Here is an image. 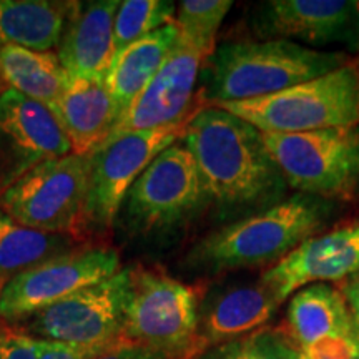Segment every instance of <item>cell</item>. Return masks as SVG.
<instances>
[{
	"instance_id": "obj_1",
	"label": "cell",
	"mask_w": 359,
	"mask_h": 359,
	"mask_svg": "<svg viewBox=\"0 0 359 359\" xmlns=\"http://www.w3.org/2000/svg\"><path fill=\"white\" fill-rule=\"evenodd\" d=\"M195 158L208 203L243 218L286 198L285 177L264 143L263 132L217 105L188 118L182 137Z\"/></svg>"
},
{
	"instance_id": "obj_2",
	"label": "cell",
	"mask_w": 359,
	"mask_h": 359,
	"mask_svg": "<svg viewBox=\"0 0 359 359\" xmlns=\"http://www.w3.org/2000/svg\"><path fill=\"white\" fill-rule=\"evenodd\" d=\"M333 201L294 195L262 212L224 223L191 246L185 264L205 275L275 266L330 222Z\"/></svg>"
},
{
	"instance_id": "obj_3",
	"label": "cell",
	"mask_w": 359,
	"mask_h": 359,
	"mask_svg": "<svg viewBox=\"0 0 359 359\" xmlns=\"http://www.w3.org/2000/svg\"><path fill=\"white\" fill-rule=\"evenodd\" d=\"M346 64L344 52L320 50L288 40L224 42L205 62L201 98L210 105L255 100Z\"/></svg>"
},
{
	"instance_id": "obj_4",
	"label": "cell",
	"mask_w": 359,
	"mask_h": 359,
	"mask_svg": "<svg viewBox=\"0 0 359 359\" xmlns=\"http://www.w3.org/2000/svg\"><path fill=\"white\" fill-rule=\"evenodd\" d=\"M125 271L123 338L165 359H201L198 311L205 290L142 264Z\"/></svg>"
},
{
	"instance_id": "obj_5",
	"label": "cell",
	"mask_w": 359,
	"mask_h": 359,
	"mask_svg": "<svg viewBox=\"0 0 359 359\" xmlns=\"http://www.w3.org/2000/svg\"><path fill=\"white\" fill-rule=\"evenodd\" d=\"M263 133H304L359 125V74L356 65L308 80L271 95L218 103Z\"/></svg>"
},
{
	"instance_id": "obj_6",
	"label": "cell",
	"mask_w": 359,
	"mask_h": 359,
	"mask_svg": "<svg viewBox=\"0 0 359 359\" xmlns=\"http://www.w3.org/2000/svg\"><path fill=\"white\" fill-rule=\"evenodd\" d=\"M263 137L290 188L330 201L359 196V125Z\"/></svg>"
},
{
	"instance_id": "obj_7",
	"label": "cell",
	"mask_w": 359,
	"mask_h": 359,
	"mask_svg": "<svg viewBox=\"0 0 359 359\" xmlns=\"http://www.w3.org/2000/svg\"><path fill=\"white\" fill-rule=\"evenodd\" d=\"M208 205L195 158L180 138L137 178L120 212L130 230L160 235L185 224Z\"/></svg>"
},
{
	"instance_id": "obj_8",
	"label": "cell",
	"mask_w": 359,
	"mask_h": 359,
	"mask_svg": "<svg viewBox=\"0 0 359 359\" xmlns=\"http://www.w3.org/2000/svg\"><path fill=\"white\" fill-rule=\"evenodd\" d=\"M187 122L120 135L102 143L90 155V177L80 235H103L114 226L130 188L154 158L183 137Z\"/></svg>"
},
{
	"instance_id": "obj_9",
	"label": "cell",
	"mask_w": 359,
	"mask_h": 359,
	"mask_svg": "<svg viewBox=\"0 0 359 359\" xmlns=\"http://www.w3.org/2000/svg\"><path fill=\"white\" fill-rule=\"evenodd\" d=\"M90 155L43 161L0 195V210L34 230L79 238Z\"/></svg>"
},
{
	"instance_id": "obj_10",
	"label": "cell",
	"mask_w": 359,
	"mask_h": 359,
	"mask_svg": "<svg viewBox=\"0 0 359 359\" xmlns=\"http://www.w3.org/2000/svg\"><path fill=\"white\" fill-rule=\"evenodd\" d=\"M115 248L77 246L15 276L0 291V320L17 325L43 308L120 271Z\"/></svg>"
},
{
	"instance_id": "obj_11",
	"label": "cell",
	"mask_w": 359,
	"mask_h": 359,
	"mask_svg": "<svg viewBox=\"0 0 359 359\" xmlns=\"http://www.w3.org/2000/svg\"><path fill=\"white\" fill-rule=\"evenodd\" d=\"M127 271L77 291L17 323L30 338L72 344H103L123 339Z\"/></svg>"
},
{
	"instance_id": "obj_12",
	"label": "cell",
	"mask_w": 359,
	"mask_h": 359,
	"mask_svg": "<svg viewBox=\"0 0 359 359\" xmlns=\"http://www.w3.org/2000/svg\"><path fill=\"white\" fill-rule=\"evenodd\" d=\"M74 154L64 130L42 103L15 90L0 95V195L37 165Z\"/></svg>"
},
{
	"instance_id": "obj_13",
	"label": "cell",
	"mask_w": 359,
	"mask_h": 359,
	"mask_svg": "<svg viewBox=\"0 0 359 359\" xmlns=\"http://www.w3.org/2000/svg\"><path fill=\"white\" fill-rule=\"evenodd\" d=\"M259 40H288L313 47L359 45V8L349 0H268L251 13Z\"/></svg>"
},
{
	"instance_id": "obj_14",
	"label": "cell",
	"mask_w": 359,
	"mask_h": 359,
	"mask_svg": "<svg viewBox=\"0 0 359 359\" xmlns=\"http://www.w3.org/2000/svg\"><path fill=\"white\" fill-rule=\"evenodd\" d=\"M205 62L206 58L200 52L180 39L161 69L120 116L105 142L125 133L185 123L191 116L188 110Z\"/></svg>"
},
{
	"instance_id": "obj_15",
	"label": "cell",
	"mask_w": 359,
	"mask_h": 359,
	"mask_svg": "<svg viewBox=\"0 0 359 359\" xmlns=\"http://www.w3.org/2000/svg\"><path fill=\"white\" fill-rule=\"evenodd\" d=\"M356 271H359V218L308 238L259 278L283 303L304 286L343 281Z\"/></svg>"
},
{
	"instance_id": "obj_16",
	"label": "cell",
	"mask_w": 359,
	"mask_h": 359,
	"mask_svg": "<svg viewBox=\"0 0 359 359\" xmlns=\"http://www.w3.org/2000/svg\"><path fill=\"white\" fill-rule=\"evenodd\" d=\"M281 302L262 278L205 293L198 311V349L206 351L255 333L275 316Z\"/></svg>"
},
{
	"instance_id": "obj_17",
	"label": "cell",
	"mask_w": 359,
	"mask_h": 359,
	"mask_svg": "<svg viewBox=\"0 0 359 359\" xmlns=\"http://www.w3.org/2000/svg\"><path fill=\"white\" fill-rule=\"evenodd\" d=\"M118 0L70 2L57 57L72 79L105 82L114 58V22Z\"/></svg>"
},
{
	"instance_id": "obj_18",
	"label": "cell",
	"mask_w": 359,
	"mask_h": 359,
	"mask_svg": "<svg viewBox=\"0 0 359 359\" xmlns=\"http://www.w3.org/2000/svg\"><path fill=\"white\" fill-rule=\"evenodd\" d=\"M283 333L303 351L325 339L354 341L358 325L338 288L330 283H314L293 293Z\"/></svg>"
},
{
	"instance_id": "obj_19",
	"label": "cell",
	"mask_w": 359,
	"mask_h": 359,
	"mask_svg": "<svg viewBox=\"0 0 359 359\" xmlns=\"http://www.w3.org/2000/svg\"><path fill=\"white\" fill-rule=\"evenodd\" d=\"M77 155H92L115 127V103L105 82L72 79L60 98L48 107Z\"/></svg>"
},
{
	"instance_id": "obj_20",
	"label": "cell",
	"mask_w": 359,
	"mask_h": 359,
	"mask_svg": "<svg viewBox=\"0 0 359 359\" xmlns=\"http://www.w3.org/2000/svg\"><path fill=\"white\" fill-rule=\"evenodd\" d=\"M178 40L180 32L173 20L111 58L105 75V87L115 103L118 118L155 77L156 72L177 47Z\"/></svg>"
},
{
	"instance_id": "obj_21",
	"label": "cell",
	"mask_w": 359,
	"mask_h": 359,
	"mask_svg": "<svg viewBox=\"0 0 359 359\" xmlns=\"http://www.w3.org/2000/svg\"><path fill=\"white\" fill-rule=\"evenodd\" d=\"M70 2L0 0V48L52 52L60 43Z\"/></svg>"
},
{
	"instance_id": "obj_22",
	"label": "cell",
	"mask_w": 359,
	"mask_h": 359,
	"mask_svg": "<svg viewBox=\"0 0 359 359\" xmlns=\"http://www.w3.org/2000/svg\"><path fill=\"white\" fill-rule=\"evenodd\" d=\"M0 79L7 88L47 109L60 98L70 82L57 52H34L13 45L0 48Z\"/></svg>"
},
{
	"instance_id": "obj_23",
	"label": "cell",
	"mask_w": 359,
	"mask_h": 359,
	"mask_svg": "<svg viewBox=\"0 0 359 359\" xmlns=\"http://www.w3.org/2000/svg\"><path fill=\"white\" fill-rule=\"evenodd\" d=\"M77 248V238L25 226L0 210V291L8 281Z\"/></svg>"
},
{
	"instance_id": "obj_24",
	"label": "cell",
	"mask_w": 359,
	"mask_h": 359,
	"mask_svg": "<svg viewBox=\"0 0 359 359\" xmlns=\"http://www.w3.org/2000/svg\"><path fill=\"white\" fill-rule=\"evenodd\" d=\"M177 6L170 0H125L114 22V57L130 45L175 20Z\"/></svg>"
},
{
	"instance_id": "obj_25",
	"label": "cell",
	"mask_w": 359,
	"mask_h": 359,
	"mask_svg": "<svg viewBox=\"0 0 359 359\" xmlns=\"http://www.w3.org/2000/svg\"><path fill=\"white\" fill-rule=\"evenodd\" d=\"M230 0H183L178 4L175 24L180 39L200 52L206 60L215 52V40L224 17L230 12Z\"/></svg>"
},
{
	"instance_id": "obj_26",
	"label": "cell",
	"mask_w": 359,
	"mask_h": 359,
	"mask_svg": "<svg viewBox=\"0 0 359 359\" xmlns=\"http://www.w3.org/2000/svg\"><path fill=\"white\" fill-rule=\"evenodd\" d=\"M201 359H299V351L283 330L262 327L210 349Z\"/></svg>"
},
{
	"instance_id": "obj_27",
	"label": "cell",
	"mask_w": 359,
	"mask_h": 359,
	"mask_svg": "<svg viewBox=\"0 0 359 359\" xmlns=\"http://www.w3.org/2000/svg\"><path fill=\"white\" fill-rule=\"evenodd\" d=\"M34 339L35 354L37 359H95L116 343H103V344H72V343H58V341H45ZM125 339V338H123Z\"/></svg>"
},
{
	"instance_id": "obj_28",
	"label": "cell",
	"mask_w": 359,
	"mask_h": 359,
	"mask_svg": "<svg viewBox=\"0 0 359 359\" xmlns=\"http://www.w3.org/2000/svg\"><path fill=\"white\" fill-rule=\"evenodd\" d=\"M0 359H37L34 339L20 331L0 333Z\"/></svg>"
},
{
	"instance_id": "obj_29",
	"label": "cell",
	"mask_w": 359,
	"mask_h": 359,
	"mask_svg": "<svg viewBox=\"0 0 359 359\" xmlns=\"http://www.w3.org/2000/svg\"><path fill=\"white\" fill-rule=\"evenodd\" d=\"M303 359H353L356 344L351 339H325L299 351Z\"/></svg>"
},
{
	"instance_id": "obj_30",
	"label": "cell",
	"mask_w": 359,
	"mask_h": 359,
	"mask_svg": "<svg viewBox=\"0 0 359 359\" xmlns=\"http://www.w3.org/2000/svg\"><path fill=\"white\" fill-rule=\"evenodd\" d=\"M95 359H165L160 353L154 349L142 346V344L133 343V341L122 339L116 343L114 348L105 351Z\"/></svg>"
},
{
	"instance_id": "obj_31",
	"label": "cell",
	"mask_w": 359,
	"mask_h": 359,
	"mask_svg": "<svg viewBox=\"0 0 359 359\" xmlns=\"http://www.w3.org/2000/svg\"><path fill=\"white\" fill-rule=\"evenodd\" d=\"M341 294H343L344 302H346L349 313L359 326V271L353 273L348 278H344L343 281H339Z\"/></svg>"
},
{
	"instance_id": "obj_32",
	"label": "cell",
	"mask_w": 359,
	"mask_h": 359,
	"mask_svg": "<svg viewBox=\"0 0 359 359\" xmlns=\"http://www.w3.org/2000/svg\"><path fill=\"white\" fill-rule=\"evenodd\" d=\"M354 344H356V349L359 353V326H358V333H356V338H354Z\"/></svg>"
},
{
	"instance_id": "obj_33",
	"label": "cell",
	"mask_w": 359,
	"mask_h": 359,
	"mask_svg": "<svg viewBox=\"0 0 359 359\" xmlns=\"http://www.w3.org/2000/svg\"><path fill=\"white\" fill-rule=\"evenodd\" d=\"M4 87H6V83H4L2 79H0V95H2V92H4V90H6Z\"/></svg>"
},
{
	"instance_id": "obj_34",
	"label": "cell",
	"mask_w": 359,
	"mask_h": 359,
	"mask_svg": "<svg viewBox=\"0 0 359 359\" xmlns=\"http://www.w3.org/2000/svg\"><path fill=\"white\" fill-rule=\"evenodd\" d=\"M353 359H359V353H358V349H356V354H354V358Z\"/></svg>"
},
{
	"instance_id": "obj_35",
	"label": "cell",
	"mask_w": 359,
	"mask_h": 359,
	"mask_svg": "<svg viewBox=\"0 0 359 359\" xmlns=\"http://www.w3.org/2000/svg\"><path fill=\"white\" fill-rule=\"evenodd\" d=\"M358 8H359V2H358ZM356 69H358V74H359V62H358V65H356Z\"/></svg>"
},
{
	"instance_id": "obj_36",
	"label": "cell",
	"mask_w": 359,
	"mask_h": 359,
	"mask_svg": "<svg viewBox=\"0 0 359 359\" xmlns=\"http://www.w3.org/2000/svg\"><path fill=\"white\" fill-rule=\"evenodd\" d=\"M299 359H303V356H302V354H299Z\"/></svg>"
}]
</instances>
